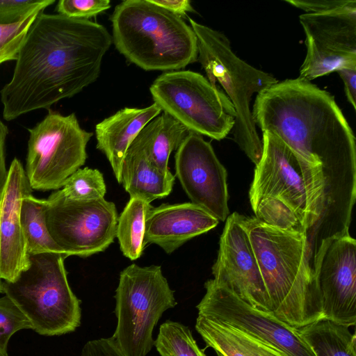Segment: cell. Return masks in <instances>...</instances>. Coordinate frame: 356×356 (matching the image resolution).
Returning <instances> with one entry per match:
<instances>
[{"label":"cell","instance_id":"cell-16","mask_svg":"<svg viewBox=\"0 0 356 356\" xmlns=\"http://www.w3.org/2000/svg\"><path fill=\"white\" fill-rule=\"evenodd\" d=\"M235 212L226 219L220 238L213 280L254 308L271 312L260 268L242 220Z\"/></svg>","mask_w":356,"mask_h":356},{"label":"cell","instance_id":"cell-13","mask_svg":"<svg viewBox=\"0 0 356 356\" xmlns=\"http://www.w3.org/2000/svg\"><path fill=\"white\" fill-rule=\"evenodd\" d=\"M307 53L299 79L307 81L342 68H356V1L323 13L299 17Z\"/></svg>","mask_w":356,"mask_h":356},{"label":"cell","instance_id":"cell-6","mask_svg":"<svg viewBox=\"0 0 356 356\" xmlns=\"http://www.w3.org/2000/svg\"><path fill=\"white\" fill-rule=\"evenodd\" d=\"M189 22L197 41V59L207 79L218 83L232 103L236 112L232 129L234 140L257 165L262 154V140L258 135L250 110L254 95L259 94L278 81L270 74L258 70L238 57L225 34L199 24Z\"/></svg>","mask_w":356,"mask_h":356},{"label":"cell","instance_id":"cell-24","mask_svg":"<svg viewBox=\"0 0 356 356\" xmlns=\"http://www.w3.org/2000/svg\"><path fill=\"white\" fill-rule=\"evenodd\" d=\"M47 200L32 194L25 197L21 206V222L29 254L56 253L70 256L51 236L45 220Z\"/></svg>","mask_w":356,"mask_h":356},{"label":"cell","instance_id":"cell-7","mask_svg":"<svg viewBox=\"0 0 356 356\" xmlns=\"http://www.w3.org/2000/svg\"><path fill=\"white\" fill-rule=\"evenodd\" d=\"M67 257L56 253L29 254L28 268L15 281H3V293L40 335L67 334L81 325V301L68 283Z\"/></svg>","mask_w":356,"mask_h":356},{"label":"cell","instance_id":"cell-18","mask_svg":"<svg viewBox=\"0 0 356 356\" xmlns=\"http://www.w3.org/2000/svg\"><path fill=\"white\" fill-rule=\"evenodd\" d=\"M218 221L192 202L150 206L145 216L143 243L156 244L171 254L190 239L214 228Z\"/></svg>","mask_w":356,"mask_h":356},{"label":"cell","instance_id":"cell-8","mask_svg":"<svg viewBox=\"0 0 356 356\" xmlns=\"http://www.w3.org/2000/svg\"><path fill=\"white\" fill-rule=\"evenodd\" d=\"M117 326L111 337L127 356H146L163 313L177 305L160 266L133 264L120 273L115 296Z\"/></svg>","mask_w":356,"mask_h":356},{"label":"cell","instance_id":"cell-35","mask_svg":"<svg viewBox=\"0 0 356 356\" xmlns=\"http://www.w3.org/2000/svg\"><path fill=\"white\" fill-rule=\"evenodd\" d=\"M8 134L7 126L0 120V194L4 187L8 176L5 159V143Z\"/></svg>","mask_w":356,"mask_h":356},{"label":"cell","instance_id":"cell-10","mask_svg":"<svg viewBox=\"0 0 356 356\" xmlns=\"http://www.w3.org/2000/svg\"><path fill=\"white\" fill-rule=\"evenodd\" d=\"M29 131L25 172L31 188L59 189L85 163L92 134L81 127L74 113L56 112H49Z\"/></svg>","mask_w":356,"mask_h":356},{"label":"cell","instance_id":"cell-36","mask_svg":"<svg viewBox=\"0 0 356 356\" xmlns=\"http://www.w3.org/2000/svg\"><path fill=\"white\" fill-rule=\"evenodd\" d=\"M3 293V281L0 277V293Z\"/></svg>","mask_w":356,"mask_h":356},{"label":"cell","instance_id":"cell-17","mask_svg":"<svg viewBox=\"0 0 356 356\" xmlns=\"http://www.w3.org/2000/svg\"><path fill=\"white\" fill-rule=\"evenodd\" d=\"M31 192L25 170L15 158L0 194V277L3 281H15L29 265L20 212L23 199Z\"/></svg>","mask_w":356,"mask_h":356},{"label":"cell","instance_id":"cell-32","mask_svg":"<svg viewBox=\"0 0 356 356\" xmlns=\"http://www.w3.org/2000/svg\"><path fill=\"white\" fill-rule=\"evenodd\" d=\"M354 0H284L306 13H323L350 5Z\"/></svg>","mask_w":356,"mask_h":356},{"label":"cell","instance_id":"cell-33","mask_svg":"<svg viewBox=\"0 0 356 356\" xmlns=\"http://www.w3.org/2000/svg\"><path fill=\"white\" fill-rule=\"evenodd\" d=\"M344 84L348 101L356 109V68H342L336 71Z\"/></svg>","mask_w":356,"mask_h":356},{"label":"cell","instance_id":"cell-28","mask_svg":"<svg viewBox=\"0 0 356 356\" xmlns=\"http://www.w3.org/2000/svg\"><path fill=\"white\" fill-rule=\"evenodd\" d=\"M40 13H32L15 24H0V65L17 59L28 32Z\"/></svg>","mask_w":356,"mask_h":356},{"label":"cell","instance_id":"cell-2","mask_svg":"<svg viewBox=\"0 0 356 356\" xmlns=\"http://www.w3.org/2000/svg\"><path fill=\"white\" fill-rule=\"evenodd\" d=\"M256 125L283 141L298 159L321 171L327 161L356 154L355 137L328 92L299 78L286 79L257 95Z\"/></svg>","mask_w":356,"mask_h":356},{"label":"cell","instance_id":"cell-25","mask_svg":"<svg viewBox=\"0 0 356 356\" xmlns=\"http://www.w3.org/2000/svg\"><path fill=\"white\" fill-rule=\"evenodd\" d=\"M150 206L140 199L130 198L118 217L116 237L123 255L131 260L143 254L145 216Z\"/></svg>","mask_w":356,"mask_h":356},{"label":"cell","instance_id":"cell-19","mask_svg":"<svg viewBox=\"0 0 356 356\" xmlns=\"http://www.w3.org/2000/svg\"><path fill=\"white\" fill-rule=\"evenodd\" d=\"M161 108L154 103L143 108H124L95 126L97 148L106 156L118 182L126 152L143 127L159 115Z\"/></svg>","mask_w":356,"mask_h":356},{"label":"cell","instance_id":"cell-27","mask_svg":"<svg viewBox=\"0 0 356 356\" xmlns=\"http://www.w3.org/2000/svg\"><path fill=\"white\" fill-rule=\"evenodd\" d=\"M61 190L66 197L77 201L104 198L106 192L102 172L87 167L79 168L70 175Z\"/></svg>","mask_w":356,"mask_h":356},{"label":"cell","instance_id":"cell-15","mask_svg":"<svg viewBox=\"0 0 356 356\" xmlns=\"http://www.w3.org/2000/svg\"><path fill=\"white\" fill-rule=\"evenodd\" d=\"M176 176L191 200L218 220L229 214L227 171L211 144L190 132L177 148Z\"/></svg>","mask_w":356,"mask_h":356},{"label":"cell","instance_id":"cell-31","mask_svg":"<svg viewBox=\"0 0 356 356\" xmlns=\"http://www.w3.org/2000/svg\"><path fill=\"white\" fill-rule=\"evenodd\" d=\"M110 8L109 0H60L56 11L67 17L88 19Z\"/></svg>","mask_w":356,"mask_h":356},{"label":"cell","instance_id":"cell-14","mask_svg":"<svg viewBox=\"0 0 356 356\" xmlns=\"http://www.w3.org/2000/svg\"><path fill=\"white\" fill-rule=\"evenodd\" d=\"M356 241L349 234L325 239L312 262L323 318L349 326L356 323Z\"/></svg>","mask_w":356,"mask_h":356},{"label":"cell","instance_id":"cell-26","mask_svg":"<svg viewBox=\"0 0 356 356\" xmlns=\"http://www.w3.org/2000/svg\"><path fill=\"white\" fill-rule=\"evenodd\" d=\"M154 346L161 356H207L188 327L170 320L161 325Z\"/></svg>","mask_w":356,"mask_h":356},{"label":"cell","instance_id":"cell-23","mask_svg":"<svg viewBox=\"0 0 356 356\" xmlns=\"http://www.w3.org/2000/svg\"><path fill=\"white\" fill-rule=\"evenodd\" d=\"M350 327L322 318L297 329L315 356H356L355 334Z\"/></svg>","mask_w":356,"mask_h":356},{"label":"cell","instance_id":"cell-20","mask_svg":"<svg viewBox=\"0 0 356 356\" xmlns=\"http://www.w3.org/2000/svg\"><path fill=\"white\" fill-rule=\"evenodd\" d=\"M175 177L168 170L155 166L143 149L134 140L128 148L121 169V184L130 198L147 203L168 196Z\"/></svg>","mask_w":356,"mask_h":356},{"label":"cell","instance_id":"cell-34","mask_svg":"<svg viewBox=\"0 0 356 356\" xmlns=\"http://www.w3.org/2000/svg\"><path fill=\"white\" fill-rule=\"evenodd\" d=\"M152 3L180 17L186 16L187 13L194 9L188 0H149Z\"/></svg>","mask_w":356,"mask_h":356},{"label":"cell","instance_id":"cell-21","mask_svg":"<svg viewBox=\"0 0 356 356\" xmlns=\"http://www.w3.org/2000/svg\"><path fill=\"white\" fill-rule=\"evenodd\" d=\"M195 329L218 356H286L283 353L225 323L198 315Z\"/></svg>","mask_w":356,"mask_h":356},{"label":"cell","instance_id":"cell-4","mask_svg":"<svg viewBox=\"0 0 356 356\" xmlns=\"http://www.w3.org/2000/svg\"><path fill=\"white\" fill-rule=\"evenodd\" d=\"M272 314L299 328L323 318L309 259L307 234L269 225L242 215Z\"/></svg>","mask_w":356,"mask_h":356},{"label":"cell","instance_id":"cell-5","mask_svg":"<svg viewBox=\"0 0 356 356\" xmlns=\"http://www.w3.org/2000/svg\"><path fill=\"white\" fill-rule=\"evenodd\" d=\"M111 21L116 49L145 70H178L197 59V41L191 26L149 0L122 1Z\"/></svg>","mask_w":356,"mask_h":356},{"label":"cell","instance_id":"cell-3","mask_svg":"<svg viewBox=\"0 0 356 356\" xmlns=\"http://www.w3.org/2000/svg\"><path fill=\"white\" fill-rule=\"evenodd\" d=\"M261 140L262 154L249 192L255 218L307 237L321 214L322 172L300 161L272 133L264 131Z\"/></svg>","mask_w":356,"mask_h":356},{"label":"cell","instance_id":"cell-12","mask_svg":"<svg viewBox=\"0 0 356 356\" xmlns=\"http://www.w3.org/2000/svg\"><path fill=\"white\" fill-rule=\"evenodd\" d=\"M197 305L198 315L229 325L283 353L286 356H315L298 329L272 313L253 307L213 279Z\"/></svg>","mask_w":356,"mask_h":356},{"label":"cell","instance_id":"cell-11","mask_svg":"<svg viewBox=\"0 0 356 356\" xmlns=\"http://www.w3.org/2000/svg\"><path fill=\"white\" fill-rule=\"evenodd\" d=\"M45 220L54 241L70 256L88 257L104 252L116 237L115 204L104 198L77 201L62 190L47 200Z\"/></svg>","mask_w":356,"mask_h":356},{"label":"cell","instance_id":"cell-1","mask_svg":"<svg viewBox=\"0 0 356 356\" xmlns=\"http://www.w3.org/2000/svg\"><path fill=\"white\" fill-rule=\"evenodd\" d=\"M112 42L111 35L98 23L39 13L20 49L12 78L0 91L4 120L49 108L94 83Z\"/></svg>","mask_w":356,"mask_h":356},{"label":"cell","instance_id":"cell-9","mask_svg":"<svg viewBox=\"0 0 356 356\" xmlns=\"http://www.w3.org/2000/svg\"><path fill=\"white\" fill-rule=\"evenodd\" d=\"M163 112L191 132L220 140L232 131L236 112L218 86L191 70H175L159 76L149 88Z\"/></svg>","mask_w":356,"mask_h":356},{"label":"cell","instance_id":"cell-22","mask_svg":"<svg viewBox=\"0 0 356 356\" xmlns=\"http://www.w3.org/2000/svg\"><path fill=\"white\" fill-rule=\"evenodd\" d=\"M190 132L181 123L163 112L145 125L134 141L155 166L168 170L171 152L177 149Z\"/></svg>","mask_w":356,"mask_h":356},{"label":"cell","instance_id":"cell-29","mask_svg":"<svg viewBox=\"0 0 356 356\" xmlns=\"http://www.w3.org/2000/svg\"><path fill=\"white\" fill-rule=\"evenodd\" d=\"M24 329H32L26 316L9 297L0 298V356H8L9 340Z\"/></svg>","mask_w":356,"mask_h":356},{"label":"cell","instance_id":"cell-30","mask_svg":"<svg viewBox=\"0 0 356 356\" xmlns=\"http://www.w3.org/2000/svg\"><path fill=\"white\" fill-rule=\"evenodd\" d=\"M55 0H0V24H15L34 12H42Z\"/></svg>","mask_w":356,"mask_h":356}]
</instances>
